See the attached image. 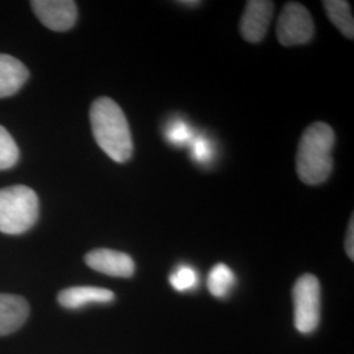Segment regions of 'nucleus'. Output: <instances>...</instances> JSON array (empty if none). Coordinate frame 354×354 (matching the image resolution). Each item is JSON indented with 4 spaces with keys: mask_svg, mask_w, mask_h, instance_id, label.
Listing matches in <instances>:
<instances>
[{
    "mask_svg": "<svg viewBox=\"0 0 354 354\" xmlns=\"http://www.w3.org/2000/svg\"><path fill=\"white\" fill-rule=\"evenodd\" d=\"M114 298L113 291L96 286H74L58 294V302L67 310H77L87 304H111Z\"/></svg>",
    "mask_w": 354,
    "mask_h": 354,
    "instance_id": "nucleus-9",
    "label": "nucleus"
},
{
    "mask_svg": "<svg viewBox=\"0 0 354 354\" xmlns=\"http://www.w3.org/2000/svg\"><path fill=\"white\" fill-rule=\"evenodd\" d=\"M39 213L36 192L26 185L0 189V232L20 235L35 226Z\"/></svg>",
    "mask_w": 354,
    "mask_h": 354,
    "instance_id": "nucleus-3",
    "label": "nucleus"
},
{
    "mask_svg": "<svg viewBox=\"0 0 354 354\" xmlns=\"http://www.w3.org/2000/svg\"><path fill=\"white\" fill-rule=\"evenodd\" d=\"M315 26L308 10L299 3H288L279 13L277 37L283 46L304 45L314 37Z\"/></svg>",
    "mask_w": 354,
    "mask_h": 354,
    "instance_id": "nucleus-5",
    "label": "nucleus"
},
{
    "mask_svg": "<svg viewBox=\"0 0 354 354\" xmlns=\"http://www.w3.org/2000/svg\"><path fill=\"white\" fill-rule=\"evenodd\" d=\"M335 131L326 122L307 127L301 137L297 152V174L307 185H319L332 174Z\"/></svg>",
    "mask_w": 354,
    "mask_h": 354,
    "instance_id": "nucleus-2",
    "label": "nucleus"
},
{
    "mask_svg": "<svg viewBox=\"0 0 354 354\" xmlns=\"http://www.w3.org/2000/svg\"><path fill=\"white\" fill-rule=\"evenodd\" d=\"M294 326L301 333H311L320 320V283L313 274H304L292 288Z\"/></svg>",
    "mask_w": 354,
    "mask_h": 354,
    "instance_id": "nucleus-4",
    "label": "nucleus"
},
{
    "mask_svg": "<svg viewBox=\"0 0 354 354\" xmlns=\"http://www.w3.org/2000/svg\"><path fill=\"white\" fill-rule=\"evenodd\" d=\"M345 251L346 254L349 256L351 260L354 259V218H351L349 222V227H348V234H346V239H345Z\"/></svg>",
    "mask_w": 354,
    "mask_h": 354,
    "instance_id": "nucleus-18",
    "label": "nucleus"
},
{
    "mask_svg": "<svg viewBox=\"0 0 354 354\" xmlns=\"http://www.w3.org/2000/svg\"><path fill=\"white\" fill-rule=\"evenodd\" d=\"M167 138L172 145L184 146L193 140V134L190 131V127L185 122L175 121L167 129Z\"/></svg>",
    "mask_w": 354,
    "mask_h": 354,
    "instance_id": "nucleus-16",
    "label": "nucleus"
},
{
    "mask_svg": "<svg viewBox=\"0 0 354 354\" xmlns=\"http://www.w3.org/2000/svg\"><path fill=\"white\" fill-rule=\"evenodd\" d=\"M29 317L26 298L13 294H0V336L20 328Z\"/></svg>",
    "mask_w": 354,
    "mask_h": 354,
    "instance_id": "nucleus-10",
    "label": "nucleus"
},
{
    "mask_svg": "<svg viewBox=\"0 0 354 354\" xmlns=\"http://www.w3.org/2000/svg\"><path fill=\"white\" fill-rule=\"evenodd\" d=\"M169 283L176 291L192 290L198 283V274L192 266H178L169 276Z\"/></svg>",
    "mask_w": 354,
    "mask_h": 354,
    "instance_id": "nucleus-15",
    "label": "nucleus"
},
{
    "mask_svg": "<svg viewBox=\"0 0 354 354\" xmlns=\"http://www.w3.org/2000/svg\"><path fill=\"white\" fill-rule=\"evenodd\" d=\"M189 145L190 149H192V158L197 163L210 162V159L213 156V147L209 140H205L203 137H198V138H193L190 140Z\"/></svg>",
    "mask_w": 354,
    "mask_h": 354,
    "instance_id": "nucleus-17",
    "label": "nucleus"
},
{
    "mask_svg": "<svg viewBox=\"0 0 354 354\" xmlns=\"http://www.w3.org/2000/svg\"><path fill=\"white\" fill-rule=\"evenodd\" d=\"M30 6L38 20L54 32H66L75 26L77 8L73 0H33Z\"/></svg>",
    "mask_w": 354,
    "mask_h": 354,
    "instance_id": "nucleus-6",
    "label": "nucleus"
},
{
    "mask_svg": "<svg viewBox=\"0 0 354 354\" xmlns=\"http://www.w3.org/2000/svg\"><path fill=\"white\" fill-rule=\"evenodd\" d=\"M274 3L269 0H250L241 16V37L256 44L266 37L269 24L273 17Z\"/></svg>",
    "mask_w": 354,
    "mask_h": 354,
    "instance_id": "nucleus-7",
    "label": "nucleus"
},
{
    "mask_svg": "<svg viewBox=\"0 0 354 354\" xmlns=\"http://www.w3.org/2000/svg\"><path fill=\"white\" fill-rule=\"evenodd\" d=\"M29 77L26 64L8 54H0V99L17 93Z\"/></svg>",
    "mask_w": 354,
    "mask_h": 354,
    "instance_id": "nucleus-11",
    "label": "nucleus"
},
{
    "mask_svg": "<svg viewBox=\"0 0 354 354\" xmlns=\"http://www.w3.org/2000/svg\"><path fill=\"white\" fill-rule=\"evenodd\" d=\"M84 260L91 269L111 277L129 279L136 272V264L133 259L127 253L114 250H93L86 254Z\"/></svg>",
    "mask_w": 354,
    "mask_h": 354,
    "instance_id": "nucleus-8",
    "label": "nucleus"
},
{
    "mask_svg": "<svg viewBox=\"0 0 354 354\" xmlns=\"http://www.w3.org/2000/svg\"><path fill=\"white\" fill-rule=\"evenodd\" d=\"M181 6H187V7H196V6H200L201 4V1H194V0H192V1H187V0H183V1H178Z\"/></svg>",
    "mask_w": 354,
    "mask_h": 354,
    "instance_id": "nucleus-19",
    "label": "nucleus"
},
{
    "mask_svg": "<svg viewBox=\"0 0 354 354\" xmlns=\"http://www.w3.org/2000/svg\"><path fill=\"white\" fill-rule=\"evenodd\" d=\"M235 285V274L226 264H216L209 273L207 288L215 298H226Z\"/></svg>",
    "mask_w": 354,
    "mask_h": 354,
    "instance_id": "nucleus-13",
    "label": "nucleus"
},
{
    "mask_svg": "<svg viewBox=\"0 0 354 354\" xmlns=\"http://www.w3.org/2000/svg\"><path fill=\"white\" fill-rule=\"evenodd\" d=\"M20 151L6 127L0 125V171L10 169L19 162Z\"/></svg>",
    "mask_w": 354,
    "mask_h": 354,
    "instance_id": "nucleus-14",
    "label": "nucleus"
},
{
    "mask_svg": "<svg viewBox=\"0 0 354 354\" xmlns=\"http://www.w3.org/2000/svg\"><path fill=\"white\" fill-rule=\"evenodd\" d=\"M89 120L96 143L112 160L125 163L133 153V140L125 113L109 97H99L91 105Z\"/></svg>",
    "mask_w": 354,
    "mask_h": 354,
    "instance_id": "nucleus-1",
    "label": "nucleus"
},
{
    "mask_svg": "<svg viewBox=\"0 0 354 354\" xmlns=\"http://www.w3.org/2000/svg\"><path fill=\"white\" fill-rule=\"evenodd\" d=\"M324 10L329 20L342 35L349 39L354 38V20L351 4L344 0H326L323 1Z\"/></svg>",
    "mask_w": 354,
    "mask_h": 354,
    "instance_id": "nucleus-12",
    "label": "nucleus"
}]
</instances>
